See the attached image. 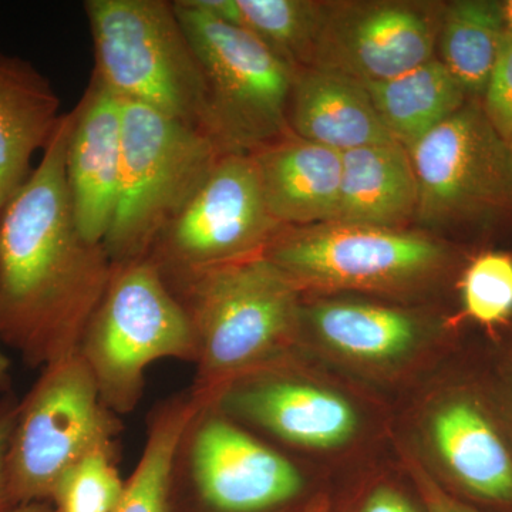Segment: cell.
<instances>
[{
	"instance_id": "23",
	"label": "cell",
	"mask_w": 512,
	"mask_h": 512,
	"mask_svg": "<svg viewBox=\"0 0 512 512\" xmlns=\"http://www.w3.org/2000/svg\"><path fill=\"white\" fill-rule=\"evenodd\" d=\"M218 18L247 30L293 70L311 67L323 6L306 0H200Z\"/></svg>"
},
{
	"instance_id": "28",
	"label": "cell",
	"mask_w": 512,
	"mask_h": 512,
	"mask_svg": "<svg viewBox=\"0 0 512 512\" xmlns=\"http://www.w3.org/2000/svg\"><path fill=\"white\" fill-rule=\"evenodd\" d=\"M19 403L12 393L0 400V512L12 510L8 490V477H6V457H8L9 443L18 419Z\"/></svg>"
},
{
	"instance_id": "20",
	"label": "cell",
	"mask_w": 512,
	"mask_h": 512,
	"mask_svg": "<svg viewBox=\"0 0 512 512\" xmlns=\"http://www.w3.org/2000/svg\"><path fill=\"white\" fill-rule=\"evenodd\" d=\"M362 84L390 136L407 150L467 103V93L440 59Z\"/></svg>"
},
{
	"instance_id": "4",
	"label": "cell",
	"mask_w": 512,
	"mask_h": 512,
	"mask_svg": "<svg viewBox=\"0 0 512 512\" xmlns=\"http://www.w3.org/2000/svg\"><path fill=\"white\" fill-rule=\"evenodd\" d=\"M84 10L96 57L94 79L123 101L204 131V76L174 3L87 0Z\"/></svg>"
},
{
	"instance_id": "14",
	"label": "cell",
	"mask_w": 512,
	"mask_h": 512,
	"mask_svg": "<svg viewBox=\"0 0 512 512\" xmlns=\"http://www.w3.org/2000/svg\"><path fill=\"white\" fill-rule=\"evenodd\" d=\"M67 148V184L80 234L104 244L116 215L123 164V100L92 77Z\"/></svg>"
},
{
	"instance_id": "19",
	"label": "cell",
	"mask_w": 512,
	"mask_h": 512,
	"mask_svg": "<svg viewBox=\"0 0 512 512\" xmlns=\"http://www.w3.org/2000/svg\"><path fill=\"white\" fill-rule=\"evenodd\" d=\"M434 448L447 470L483 500L512 503V457L493 424L467 400L443 404L430 420Z\"/></svg>"
},
{
	"instance_id": "9",
	"label": "cell",
	"mask_w": 512,
	"mask_h": 512,
	"mask_svg": "<svg viewBox=\"0 0 512 512\" xmlns=\"http://www.w3.org/2000/svg\"><path fill=\"white\" fill-rule=\"evenodd\" d=\"M264 255L302 291H397L430 278L446 261L441 244L417 232L339 221L284 227Z\"/></svg>"
},
{
	"instance_id": "34",
	"label": "cell",
	"mask_w": 512,
	"mask_h": 512,
	"mask_svg": "<svg viewBox=\"0 0 512 512\" xmlns=\"http://www.w3.org/2000/svg\"><path fill=\"white\" fill-rule=\"evenodd\" d=\"M305 512H325V511L319 510V508H312V510L305 511Z\"/></svg>"
},
{
	"instance_id": "6",
	"label": "cell",
	"mask_w": 512,
	"mask_h": 512,
	"mask_svg": "<svg viewBox=\"0 0 512 512\" xmlns=\"http://www.w3.org/2000/svg\"><path fill=\"white\" fill-rule=\"evenodd\" d=\"M222 154L200 128L123 101L120 197L104 239L111 262L147 258Z\"/></svg>"
},
{
	"instance_id": "17",
	"label": "cell",
	"mask_w": 512,
	"mask_h": 512,
	"mask_svg": "<svg viewBox=\"0 0 512 512\" xmlns=\"http://www.w3.org/2000/svg\"><path fill=\"white\" fill-rule=\"evenodd\" d=\"M49 79L28 60L0 53V211L32 174L62 120Z\"/></svg>"
},
{
	"instance_id": "22",
	"label": "cell",
	"mask_w": 512,
	"mask_h": 512,
	"mask_svg": "<svg viewBox=\"0 0 512 512\" xmlns=\"http://www.w3.org/2000/svg\"><path fill=\"white\" fill-rule=\"evenodd\" d=\"M505 33L503 2L460 0L444 10L440 62L471 96H483Z\"/></svg>"
},
{
	"instance_id": "1",
	"label": "cell",
	"mask_w": 512,
	"mask_h": 512,
	"mask_svg": "<svg viewBox=\"0 0 512 512\" xmlns=\"http://www.w3.org/2000/svg\"><path fill=\"white\" fill-rule=\"evenodd\" d=\"M74 113L63 114L29 180L0 211V343L29 367L79 353L109 288L104 244L80 234L67 184Z\"/></svg>"
},
{
	"instance_id": "25",
	"label": "cell",
	"mask_w": 512,
	"mask_h": 512,
	"mask_svg": "<svg viewBox=\"0 0 512 512\" xmlns=\"http://www.w3.org/2000/svg\"><path fill=\"white\" fill-rule=\"evenodd\" d=\"M123 490L117 457L94 453L60 477L50 503L56 512H113Z\"/></svg>"
},
{
	"instance_id": "12",
	"label": "cell",
	"mask_w": 512,
	"mask_h": 512,
	"mask_svg": "<svg viewBox=\"0 0 512 512\" xmlns=\"http://www.w3.org/2000/svg\"><path fill=\"white\" fill-rule=\"evenodd\" d=\"M188 473L202 504L214 512H266L303 490L301 471L214 407L192 421Z\"/></svg>"
},
{
	"instance_id": "5",
	"label": "cell",
	"mask_w": 512,
	"mask_h": 512,
	"mask_svg": "<svg viewBox=\"0 0 512 512\" xmlns=\"http://www.w3.org/2000/svg\"><path fill=\"white\" fill-rule=\"evenodd\" d=\"M173 3L204 76V131L222 153L254 154L292 136L291 67L247 30L205 9L200 0Z\"/></svg>"
},
{
	"instance_id": "18",
	"label": "cell",
	"mask_w": 512,
	"mask_h": 512,
	"mask_svg": "<svg viewBox=\"0 0 512 512\" xmlns=\"http://www.w3.org/2000/svg\"><path fill=\"white\" fill-rule=\"evenodd\" d=\"M339 222L399 228L417 214L419 187L409 150L397 141L342 154Z\"/></svg>"
},
{
	"instance_id": "7",
	"label": "cell",
	"mask_w": 512,
	"mask_h": 512,
	"mask_svg": "<svg viewBox=\"0 0 512 512\" xmlns=\"http://www.w3.org/2000/svg\"><path fill=\"white\" fill-rule=\"evenodd\" d=\"M121 421L101 400L99 387L76 353L43 367L19 403L6 457L13 507L50 503L60 477L94 453L117 457Z\"/></svg>"
},
{
	"instance_id": "27",
	"label": "cell",
	"mask_w": 512,
	"mask_h": 512,
	"mask_svg": "<svg viewBox=\"0 0 512 512\" xmlns=\"http://www.w3.org/2000/svg\"><path fill=\"white\" fill-rule=\"evenodd\" d=\"M484 113L505 141L512 140V37L505 33L500 55L483 94Z\"/></svg>"
},
{
	"instance_id": "2",
	"label": "cell",
	"mask_w": 512,
	"mask_h": 512,
	"mask_svg": "<svg viewBox=\"0 0 512 512\" xmlns=\"http://www.w3.org/2000/svg\"><path fill=\"white\" fill-rule=\"evenodd\" d=\"M165 281L194 329L198 373L191 396L202 409L231 384L272 370L295 342L302 289L265 255Z\"/></svg>"
},
{
	"instance_id": "21",
	"label": "cell",
	"mask_w": 512,
	"mask_h": 512,
	"mask_svg": "<svg viewBox=\"0 0 512 512\" xmlns=\"http://www.w3.org/2000/svg\"><path fill=\"white\" fill-rule=\"evenodd\" d=\"M302 319L329 348L360 362L402 359L419 339V325L409 313L369 303H316L302 308Z\"/></svg>"
},
{
	"instance_id": "3",
	"label": "cell",
	"mask_w": 512,
	"mask_h": 512,
	"mask_svg": "<svg viewBox=\"0 0 512 512\" xmlns=\"http://www.w3.org/2000/svg\"><path fill=\"white\" fill-rule=\"evenodd\" d=\"M79 355L111 412H133L143 397L148 366L163 359L195 363L190 316L156 262L114 265L109 288L80 343Z\"/></svg>"
},
{
	"instance_id": "30",
	"label": "cell",
	"mask_w": 512,
	"mask_h": 512,
	"mask_svg": "<svg viewBox=\"0 0 512 512\" xmlns=\"http://www.w3.org/2000/svg\"><path fill=\"white\" fill-rule=\"evenodd\" d=\"M420 488L423 491L424 501H426L427 511L429 512H483L468 507L466 504L458 503L450 495L443 493L436 484L421 476Z\"/></svg>"
},
{
	"instance_id": "35",
	"label": "cell",
	"mask_w": 512,
	"mask_h": 512,
	"mask_svg": "<svg viewBox=\"0 0 512 512\" xmlns=\"http://www.w3.org/2000/svg\"><path fill=\"white\" fill-rule=\"evenodd\" d=\"M510 146H511V150H512V140L510 141Z\"/></svg>"
},
{
	"instance_id": "15",
	"label": "cell",
	"mask_w": 512,
	"mask_h": 512,
	"mask_svg": "<svg viewBox=\"0 0 512 512\" xmlns=\"http://www.w3.org/2000/svg\"><path fill=\"white\" fill-rule=\"evenodd\" d=\"M251 157L266 207L282 227L338 220L342 153L292 134Z\"/></svg>"
},
{
	"instance_id": "31",
	"label": "cell",
	"mask_w": 512,
	"mask_h": 512,
	"mask_svg": "<svg viewBox=\"0 0 512 512\" xmlns=\"http://www.w3.org/2000/svg\"><path fill=\"white\" fill-rule=\"evenodd\" d=\"M10 369H12V365H10L9 357L0 348V393L9 392L10 384H12Z\"/></svg>"
},
{
	"instance_id": "10",
	"label": "cell",
	"mask_w": 512,
	"mask_h": 512,
	"mask_svg": "<svg viewBox=\"0 0 512 512\" xmlns=\"http://www.w3.org/2000/svg\"><path fill=\"white\" fill-rule=\"evenodd\" d=\"M282 228L266 207L251 154H222L148 256L165 279L180 278L264 255Z\"/></svg>"
},
{
	"instance_id": "11",
	"label": "cell",
	"mask_w": 512,
	"mask_h": 512,
	"mask_svg": "<svg viewBox=\"0 0 512 512\" xmlns=\"http://www.w3.org/2000/svg\"><path fill=\"white\" fill-rule=\"evenodd\" d=\"M441 19L410 2L328 3L311 67L383 82L433 59Z\"/></svg>"
},
{
	"instance_id": "33",
	"label": "cell",
	"mask_w": 512,
	"mask_h": 512,
	"mask_svg": "<svg viewBox=\"0 0 512 512\" xmlns=\"http://www.w3.org/2000/svg\"><path fill=\"white\" fill-rule=\"evenodd\" d=\"M505 29H507L508 35L512 37V0L503 2Z\"/></svg>"
},
{
	"instance_id": "13",
	"label": "cell",
	"mask_w": 512,
	"mask_h": 512,
	"mask_svg": "<svg viewBox=\"0 0 512 512\" xmlns=\"http://www.w3.org/2000/svg\"><path fill=\"white\" fill-rule=\"evenodd\" d=\"M210 407L295 446L319 450L345 446L359 427L356 410L338 393L272 370L231 384Z\"/></svg>"
},
{
	"instance_id": "24",
	"label": "cell",
	"mask_w": 512,
	"mask_h": 512,
	"mask_svg": "<svg viewBox=\"0 0 512 512\" xmlns=\"http://www.w3.org/2000/svg\"><path fill=\"white\" fill-rule=\"evenodd\" d=\"M202 407L191 393L175 397L151 419L146 446L136 470L124 481L113 512H170L171 487L178 454Z\"/></svg>"
},
{
	"instance_id": "8",
	"label": "cell",
	"mask_w": 512,
	"mask_h": 512,
	"mask_svg": "<svg viewBox=\"0 0 512 512\" xmlns=\"http://www.w3.org/2000/svg\"><path fill=\"white\" fill-rule=\"evenodd\" d=\"M417 218L430 227L512 218V150L477 101L409 148Z\"/></svg>"
},
{
	"instance_id": "16",
	"label": "cell",
	"mask_w": 512,
	"mask_h": 512,
	"mask_svg": "<svg viewBox=\"0 0 512 512\" xmlns=\"http://www.w3.org/2000/svg\"><path fill=\"white\" fill-rule=\"evenodd\" d=\"M288 121L293 136L342 154L396 141L362 83L316 67L293 74Z\"/></svg>"
},
{
	"instance_id": "32",
	"label": "cell",
	"mask_w": 512,
	"mask_h": 512,
	"mask_svg": "<svg viewBox=\"0 0 512 512\" xmlns=\"http://www.w3.org/2000/svg\"><path fill=\"white\" fill-rule=\"evenodd\" d=\"M5 512H56V510L52 503H30Z\"/></svg>"
},
{
	"instance_id": "26",
	"label": "cell",
	"mask_w": 512,
	"mask_h": 512,
	"mask_svg": "<svg viewBox=\"0 0 512 512\" xmlns=\"http://www.w3.org/2000/svg\"><path fill=\"white\" fill-rule=\"evenodd\" d=\"M461 292L470 318L487 326L504 322L512 313V256H478L464 274Z\"/></svg>"
},
{
	"instance_id": "29",
	"label": "cell",
	"mask_w": 512,
	"mask_h": 512,
	"mask_svg": "<svg viewBox=\"0 0 512 512\" xmlns=\"http://www.w3.org/2000/svg\"><path fill=\"white\" fill-rule=\"evenodd\" d=\"M359 512H417V510L400 491L384 485L369 494Z\"/></svg>"
}]
</instances>
